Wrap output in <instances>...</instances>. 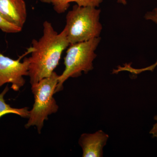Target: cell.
Wrapping results in <instances>:
<instances>
[{"mask_svg":"<svg viewBox=\"0 0 157 157\" xmlns=\"http://www.w3.org/2000/svg\"><path fill=\"white\" fill-rule=\"evenodd\" d=\"M43 35L32 41L29 52V76L33 85L43 78L49 77L59 64L62 54L70 45L66 30L59 33L49 21L43 23Z\"/></svg>","mask_w":157,"mask_h":157,"instance_id":"obj_1","label":"cell"},{"mask_svg":"<svg viewBox=\"0 0 157 157\" xmlns=\"http://www.w3.org/2000/svg\"><path fill=\"white\" fill-rule=\"evenodd\" d=\"M101 10L94 7L75 5L66 16L64 29L70 44L100 37L102 25L100 21Z\"/></svg>","mask_w":157,"mask_h":157,"instance_id":"obj_2","label":"cell"},{"mask_svg":"<svg viewBox=\"0 0 157 157\" xmlns=\"http://www.w3.org/2000/svg\"><path fill=\"white\" fill-rule=\"evenodd\" d=\"M59 77V75L53 72L49 77L32 85L35 102L33 109L29 111L28 122L25 125L26 128L35 126L38 133L41 134L44 121L48 120V116L57 112L59 107L53 95L58 83Z\"/></svg>","mask_w":157,"mask_h":157,"instance_id":"obj_3","label":"cell"},{"mask_svg":"<svg viewBox=\"0 0 157 157\" xmlns=\"http://www.w3.org/2000/svg\"><path fill=\"white\" fill-rule=\"evenodd\" d=\"M101 40L98 37L69 45L64 58L65 70L59 76L55 94L63 90L64 82L70 77H78L82 72L86 74L94 69L95 51Z\"/></svg>","mask_w":157,"mask_h":157,"instance_id":"obj_4","label":"cell"},{"mask_svg":"<svg viewBox=\"0 0 157 157\" xmlns=\"http://www.w3.org/2000/svg\"><path fill=\"white\" fill-rule=\"evenodd\" d=\"M20 59H13L0 53V87L11 83V88L18 91L25 84L23 76H29V61L25 58L21 63Z\"/></svg>","mask_w":157,"mask_h":157,"instance_id":"obj_5","label":"cell"},{"mask_svg":"<svg viewBox=\"0 0 157 157\" xmlns=\"http://www.w3.org/2000/svg\"><path fill=\"white\" fill-rule=\"evenodd\" d=\"M0 15L10 23L22 29L27 16L24 0H0Z\"/></svg>","mask_w":157,"mask_h":157,"instance_id":"obj_6","label":"cell"},{"mask_svg":"<svg viewBox=\"0 0 157 157\" xmlns=\"http://www.w3.org/2000/svg\"><path fill=\"white\" fill-rule=\"evenodd\" d=\"M109 136L102 130L94 134H83L78 143L82 150L83 157H103V148L106 145Z\"/></svg>","mask_w":157,"mask_h":157,"instance_id":"obj_7","label":"cell"},{"mask_svg":"<svg viewBox=\"0 0 157 157\" xmlns=\"http://www.w3.org/2000/svg\"><path fill=\"white\" fill-rule=\"evenodd\" d=\"M42 2L51 4L55 11L58 14L64 13L70 7L71 2L82 7H94L98 8L103 0H39Z\"/></svg>","mask_w":157,"mask_h":157,"instance_id":"obj_8","label":"cell"},{"mask_svg":"<svg viewBox=\"0 0 157 157\" xmlns=\"http://www.w3.org/2000/svg\"><path fill=\"white\" fill-rule=\"evenodd\" d=\"M9 86L7 85L3 91L0 94V118L6 114L10 113L16 114L22 117L29 118V111L28 107L22 108H13L6 103L4 97L9 91Z\"/></svg>","mask_w":157,"mask_h":157,"instance_id":"obj_9","label":"cell"},{"mask_svg":"<svg viewBox=\"0 0 157 157\" xmlns=\"http://www.w3.org/2000/svg\"><path fill=\"white\" fill-rule=\"evenodd\" d=\"M0 29L4 33H15L20 32L22 29L8 22L0 15Z\"/></svg>","mask_w":157,"mask_h":157,"instance_id":"obj_10","label":"cell"},{"mask_svg":"<svg viewBox=\"0 0 157 157\" xmlns=\"http://www.w3.org/2000/svg\"><path fill=\"white\" fill-rule=\"evenodd\" d=\"M144 18L147 20H150L157 24V7L151 11L147 12Z\"/></svg>","mask_w":157,"mask_h":157,"instance_id":"obj_11","label":"cell"},{"mask_svg":"<svg viewBox=\"0 0 157 157\" xmlns=\"http://www.w3.org/2000/svg\"><path fill=\"white\" fill-rule=\"evenodd\" d=\"M154 119L156 121V123L150 131V134L152 135L154 138H156L157 140V115L155 116Z\"/></svg>","mask_w":157,"mask_h":157,"instance_id":"obj_12","label":"cell"},{"mask_svg":"<svg viewBox=\"0 0 157 157\" xmlns=\"http://www.w3.org/2000/svg\"><path fill=\"white\" fill-rule=\"evenodd\" d=\"M117 2L119 4L125 6L127 5V2L126 0H117Z\"/></svg>","mask_w":157,"mask_h":157,"instance_id":"obj_13","label":"cell"}]
</instances>
